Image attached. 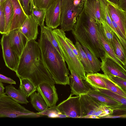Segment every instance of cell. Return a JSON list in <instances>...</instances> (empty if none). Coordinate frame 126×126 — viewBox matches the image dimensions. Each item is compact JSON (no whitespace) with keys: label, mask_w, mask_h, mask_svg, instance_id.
<instances>
[{"label":"cell","mask_w":126,"mask_h":126,"mask_svg":"<svg viewBox=\"0 0 126 126\" xmlns=\"http://www.w3.org/2000/svg\"><path fill=\"white\" fill-rule=\"evenodd\" d=\"M71 31L76 41L87 48L93 55L101 58L105 55L98 35L97 23L85 13L83 7Z\"/></svg>","instance_id":"cell-1"},{"label":"cell","mask_w":126,"mask_h":126,"mask_svg":"<svg viewBox=\"0 0 126 126\" xmlns=\"http://www.w3.org/2000/svg\"><path fill=\"white\" fill-rule=\"evenodd\" d=\"M38 42L43 62L50 73L55 83L70 84L68 69L65 61L49 41L41 28Z\"/></svg>","instance_id":"cell-2"},{"label":"cell","mask_w":126,"mask_h":126,"mask_svg":"<svg viewBox=\"0 0 126 126\" xmlns=\"http://www.w3.org/2000/svg\"><path fill=\"white\" fill-rule=\"evenodd\" d=\"M41 58L38 42L29 41L20 56L15 72L19 79L27 78L32 65Z\"/></svg>","instance_id":"cell-3"},{"label":"cell","mask_w":126,"mask_h":126,"mask_svg":"<svg viewBox=\"0 0 126 126\" xmlns=\"http://www.w3.org/2000/svg\"><path fill=\"white\" fill-rule=\"evenodd\" d=\"M52 31L70 70L74 71L82 79L85 80L86 73L84 67L66 42L64 32L61 29H55Z\"/></svg>","instance_id":"cell-4"},{"label":"cell","mask_w":126,"mask_h":126,"mask_svg":"<svg viewBox=\"0 0 126 126\" xmlns=\"http://www.w3.org/2000/svg\"><path fill=\"white\" fill-rule=\"evenodd\" d=\"M40 115L27 110L5 93L0 94V117H37Z\"/></svg>","instance_id":"cell-5"},{"label":"cell","mask_w":126,"mask_h":126,"mask_svg":"<svg viewBox=\"0 0 126 126\" xmlns=\"http://www.w3.org/2000/svg\"><path fill=\"white\" fill-rule=\"evenodd\" d=\"M83 9L75 5L73 0H61V29L64 32L72 30Z\"/></svg>","instance_id":"cell-6"},{"label":"cell","mask_w":126,"mask_h":126,"mask_svg":"<svg viewBox=\"0 0 126 126\" xmlns=\"http://www.w3.org/2000/svg\"><path fill=\"white\" fill-rule=\"evenodd\" d=\"M80 114L79 118L88 115L98 116L101 118L106 116L104 110L107 105L87 94L80 95Z\"/></svg>","instance_id":"cell-7"},{"label":"cell","mask_w":126,"mask_h":126,"mask_svg":"<svg viewBox=\"0 0 126 126\" xmlns=\"http://www.w3.org/2000/svg\"><path fill=\"white\" fill-rule=\"evenodd\" d=\"M2 34L0 44L5 65L9 69L15 72L18 66L20 57L10 46L9 33Z\"/></svg>","instance_id":"cell-8"},{"label":"cell","mask_w":126,"mask_h":126,"mask_svg":"<svg viewBox=\"0 0 126 126\" xmlns=\"http://www.w3.org/2000/svg\"><path fill=\"white\" fill-rule=\"evenodd\" d=\"M80 96H72L70 95L66 99L59 103L56 107L62 113L68 117L79 118L80 114Z\"/></svg>","instance_id":"cell-9"},{"label":"cell","mask_w":126,"mask_h":126,"mask_svg":"<svg viewBox=\"0 0 126 126\" xmlns=\"http://www.w3.org/2000/svg\"><path fill=\"white\" fill-rule=\"evenodd\" d=\"M108 13L111 19L117 25L126 36V11L117 4L105 0Z\"/></svg>","instance_id":"cell-10"},{"label":"cell","mask_w":126,"mask_h":126,"mask_svg":"<svg viewBox=\"0 0 126 126\" xmlns=\"http://www.w3.org/2000/svg\"><path fill=\"white\" fill-rule=\"evenodd\" d=\"M61 0H54L47 9L45 20L46 26L55 29L60 25Z\"/></svg>","instance_id":"cell-11"},{"label":"cell","mask_w":126,"mask_h":126,"mask_svg":"<svg viewBox=\"0 0 126 126\" xmlns=\"http://www.w3.org/2000/svg\"><path fill=\"white\" fill-rule=\"evenodd\" d=\"M101 68L104 74L113 75L126 80V70H124L106 55L100 58Z\"/></svg>","instance_id":"cell-12"},{"label":"cell","mask_w":126,"mask_h":126,"mask_svg":"<svg viewBox=\"0 0 126 126\" xmlns=\"http://www.w3.org/2000/svg\"><path fill=\"white\" fill-rule=\"evenodd\" d=\"M37 90L41 95L48 107L56 106L58 98L54 85L43 82L39 84Z\"/></svg>","instance_id":"cell-13"},{"label":"cell","mask_w":126,"mask_h":126,"mask_svg":"<svg viewBox=\"0 0 126 126\" xmlns=\"http://www.w3.org/2000/svg\"><path fill=\"white\" fill-rule=\"evenodd\" d=\"M71 74L69 76L70 84L71 89V96H76L87 94L91 88L86 83L84 82L81 78L73 70H70Z\"/></svg>","instance_id":"cell-14"},{"label":"cell","mask_w":126,"mask_h":126,"mask_svg":"<svg viewBox=\"0 0 126 126\" xmlns=\"http://www.w3.org/2000/svg\"><path fill=\"white\" fill-rule=\"evenodd\" d=\"M8 33L11 47L20 57L29 40L19 28L13 30Z\"/></svg>","instance_id":"cell-15"},{"label":"cell","mask_w":126,"mask_h":126,"mask_svg":"<svg viewBox=\"0 0 126 126\" xmlns=\"http://www.w3.org/2000/svg\"><path fill=\"white\" fill-rule=\"evenodd\" d=\"M12 3L13 12L10 23L8 32L13 30L19 28L27 18L19 0H10Z\"/></svg>","instance_id":"cell-16"},{"label":"cell","mask_w":126,"mask_h":126,"mask_svg":"<svg viewBox=\"0 0 126 126\" xmlns=\"http://www.w3.org/2000/svg\"><path fill=\"white\" fill-rule=\"evenodd\" d=\"M39 25L31 14L19 28L29 41L35 40L38 33Z\"/></svg>","instance_id":"cell-17"},{"label":"cell","mask_w":126,"mask_h":126,"mask_svg":"<svg viewBox=\"0 0 126 126\" xmlns=\"http://www.w3.org/2000/svg\"><path fill=\"white\" fill-rule=\"evenodd\" d=\"M83 8L85 13L97 23L101 24L105 21L98 0H85Z\"/></svg>","instance_id":"cell-18"},{"label":"cell","mask_w":126,"mask_h":126,"mask_svg":"<svg viewBox=\"0 0 126 126\" xmlns=\"http://www.w3.org/2000/svg\"><path fill=\"white\" fill-rule=\"evenodd\" d=\"M86 94L105 104L113 110L126 111V105L108 96L95 92L91 88V90Z\"/></svg>","instance_id":"cell-19"},{"label":"cell","mask_w":126,"mask_h":126,"mask_svg":"<svg viewBox=\"0 0 126 126\" xmlns=\"http://www.w3.org/2000/svg\"><path fill=\"white\" fill-rule=\"evenodd\" d=\"M98 34L101 43L106 55L120 67L126 70L125 66L116 55L112 47L109 44L104 35L101 27V24L97 23Z\"/></svg>","instance_id":"cell-20"},{"label":"cell","mask_w":126,"mask_h":126,"mask_svg":"<svg viewBox=\"0 0 126 126\" xmlns=\"http://www.w3.org/2000/svg\"><path fill=\"white\" fill-rule=\"evenodd\" d=\"M5 94L19 103L27 104L29 102L27 97L20 89H16L11 84L5 87Z\"/></svg>","instance_id":"cell-21"},{"label":"cell","mask_w":126,"mask_h":126,"mask_svg":"<svg viewBox=\"0 0 126 126\" xmlns=\"http://www.w3.org/2000/svg\"><path fill=\"white\" fill-rule=\"evenodd\" d=\"M112 46L115 54L123 64L126 67V50L114 33L112 43Z\"/></svg>","instance_id":"cell-22"},{"label":"cell","mask_w":126,"mask_h":126,"mask_svg":"<svg viewBox=\"0 0 126 126\" xmlns=\"http://www.w3.org/2000/svg\"><path fill=\"white\" fill-rule=\"evenodd\" d=\"M97 73L105 83L106 89L126 98V91L111 80L107 75Z\"/></svg>","instance_id":"cell-23"},{"label":"cell","mask_w":126,"mask_h":126,"mask_svg":"<svg viewBox=\"0 0 126 126\" xmlns=\"http://www.w3.org/2000/svg\"><path fill=\"white\" fill-rule=\"evenodd\" d=\"M30 102L33 107L39 112L44 111L48 107L43 98L38 92H34L30 95Z\"/></svg>","instance_id":"cell-24"},{"label":"cell","mask_w":126,"mask_h":126,"mask_svg":"<svg viewBox=\"0 0 126 126\" xmlns=\"http://www.w3.org/2000/svg\"><path fill=\"white\" fill-rule=\"evenodd\" d=\"M2 5L5 20L4 34H7L13 15V7L10 0H6Z\"/></svg>","instance_id":"cell-25"},{"label":"cell","mask_w":126,"mask_h":126,"mask_svg":"<svg viewBox=\"0 0 126 126\" xmlns=\"http://www.w3.org/2000/svg\"><path fill=\"white\" fill-rule=\"evenodd\" d=\"M87 84L94 91L108 96L126 105V98L107 89L101 88L91 84Z\"/></svg>","instance_id":"cell-26"},{"label":"cell","mask_w":126,"mask_h":126,"mask_svg":"<svg viewBox=\"0 0 126 126\" xmlns=\"http://www.w3.org/2000/svg\"><path fill=\"white\" fill-rule=\"evenodd\" d=\"M80 55L81 61L84 67L85 72L86 74L93 73V72L87 55L80 43L76 41L75 45Z\"/></svg>","instance_id":"cell-27"},{"label":"cell","mask_w":126,"mask_h":126,"mask_svg":"<svg viewBox=\"0 0 126 126\" xmlns=\"http://www.w3.org/2000/svg\"><path fill=\"white\" fill-rule=\"evenodd\" d=\"M19 79L20 83L19 89L22 91L27 97L30 96L37 90V87L29 79L27 78Z\"/></svg>","instance_id":"cell-28"},{"label":"cell","mask_w":126,"mask_h":126,"mask_svg":"<svg viewBox=\"0 0 126 126\" xmlns=\"http://www.w3.org/2000/svg\"><path fill=\"white\" fill-rule=\"evenodd\" d=\"M47 9L39 8L33 6L30 11L35 20L37 22L41 28L45 26L44 22L45 19Z\"/></svg>","instance_id":"cell-29"},{"label":"cell","mask_w":126,"mask_h":126,"mask_svg":"<svg viewBox=\"0 0 126 126\" xmlns=\"http://www.w3.org/2000/svg\"><path fill=\"white\" fill-rule=\"evenodd\" d=\"M85 80L88 84L101 88H106L105 83L98 75L97 73L87 74Z\"/></svg>","instance_id":"cell-30"},{"label":"cell","mask_w":126,"mask_h":126,"mask_svg":"<svg viewBox=\"0 0 126 126\" xmlns=\"http://www.w3.org/2000/svg\"><path fill=\"white\" fill-rule=\"evenodd\" d=\"M81 46L86 53L91 64L93 73H97L101 69V62L97 57L93 55L87 48L84 46Z\"/></svg>","instance_id":"cell-31"},{"label":"cell","mask_w":126,"mask_h":126,"mask_svg":"<svg viewBox=\"0 0 126 126\" xmlns=\"http://www.w3.org/2000/svg\"><path fill=\"white\" fill-rule=\"evenodd\" d=\"M43 28L45 34L49 41L57 49L64 60L62 53L53 33L52 29L45 26H44Z\"/></svg>","instance_id":"cell-32"},{"label":"cell","mask_w":126,"mask_h":126,"mask_svg":"<svg viewBox=\"0 0 126 126\" xmlns=\"http://www.w3.org/2000/svg\"><path fill=\"white\" fill-rule=\"evenodd\" d=\"M101 25L104 35L109 44L112 46V41L115 33L105 21L101 24Z\"/></svg>","instance_id":"cell-33"},{"label":"cell","mask_w":126,"mask_h":126,"mask_svg":"<svg viewBox=\"0 0 126 126\" xmlns=\"http://www.w3.org/2000/svg\"><path fill=\"white\" fill-rule=\"evenodd\" d=\"M36 113L40 115H46L49 118H58L59 114L61 113L58 110L56 106L48 107L42 112Z\"/></svg>","instance_id":"cell-34"},{"label":"cell","mask_w":126,"mask_h":126,"mask_svg":"<svg viewBox=\"0 0 126 126\" xmlns=\"http://www.w3.org/2000/svg\"><path fill=\"white\" fill-rule=\"evenodd\" d=\"M108 76L111 80L123 90L126 91V80L120 77L113 75Z\"/></svg>","instance_id":"cell-35"},{"label":"cell","mask_w":126,"mask_h":126,"mask_svg":"<svg viewBox=\"0 0 126 126\" xmlns=\"http://www.w3.org/2000/svg\"><path fill=\"white\" fill-rule=\"evenodd\" d=\"M54 0H35L36 7L47 9Z\"/></svg>","instance_id":"cell-36"},{"label":"cell","mask_w":126,"mask_h":126,"mask_svg":"<svg viewBox=\"0 0 126 126\" xmlns=\"http://www.w3.org/2000/svg\"><path fill=\"white\" fill-rule=\"evenodd\" d=\"M5 20L2 4H0V33L4 34Z\"/></svg>","instance_id":"cell-37"},{"label":"cell","mask_w":126,"mask_h":126,"mask_svg":"<svg viewBox=\"0 0 126 126\" xmlns=\"http://www.w3.org/2000/svg\"><path fill=\"white\" fill-rule=\"evenodd\" d=\"M65 39L66 42L73 52L78 59L81 61L80 55L75 45L74 44L72 41L69 39L66 36L65 37Z\"/></svg>","instance_id":"cell-38"},{"label":"cell","mask_w":126,"mask_h":126,"mask_svg":"<svg viewBox=\"0 0 126 126\" xmlns=\"http://www.w3.org/2000/svg\"><path fill=\"white\" fill-rule=\"evenodd\" d=\"M21 5L26 15L29 16L30 14V0H19Z\"/></svg>","instance_id":"cell-39"},{"label":"cell","mask_w":126,"mask_h":126,"mask_svg":"<svg viewBox=\"0 0 126 126\" xmlns=\"http://www.w3.org/2000/svg\"><path fill=\"white\" fill-rule=\"evenodd\" d=\"M0 82L12 84H16V82L11 78L0 74Z\"/></svg>","instance_id":"cell-40"},{"label":"cell","mask_w":126,"mask_h":126,"mask_svg":"<svg viewBox=\"0 0 126 126\" xmlns=\"http://www.w3.org/2000/svg\"><path fill=\"white\" fill-rule=\"evenodd\" d=\"M111 19L114 27L119 35L122 38L126 40V36L123 34L117 24L113 20Z\"/></svg>","instance_id":"cell-41"},{"label":"cell","mask_w":126,"mask_h":126,"mask_svg":"<svg viewBox=\"0 0 126 126\" xmlns=\"http://www.w3.org/2000/svg\"><path fill=\"white\" fill-rule=\"evenodd\" d=\"M126 114L117 115H112V114H109L106 115L102 118H126Z\"/></svg>","instance_id":"cell-42"},{"label":"cell","mask_w":126,"mask_h":126,"mask_svg":"<svg viewBox=\"0 0 126 126\" xmlns=\"http://www.w3.org/2000/svg\"><path fill=\"white\" fill-rule=\"evenodd\" d=\"M117 5L123 10L126 11V0H119Z\"/></svg>","instance_id":"cell-43"},{"label":"cell","mask_w":126,"mask_h":126,"mask_svg":"<svg viewBox=\"0 0 126 126\" xmlns=\"http://www.w3.org/2000/svg\"><path fill=\"white\" fill-rule=\"evenodd\" d=\"M81 118L100 119V117L98 116L92 115H88L82 117Z\"/></svg>","instance_id":"cell-44"},{"label":"cell","mask_w":126,"mask_h":126,"mask_svg":"<svg viewBox=\"0 0 126 126\" xmlns=\"http://www.w3.org/2000/svg\"><path fill=\"white\" fill-rule=\"evenodd\" d=\"M5 88L3 84L0 82V94H4L5 93L4 91Z\"/></svg>","instance_id":"cell-45"},{"label":"cell","mask_w":126,"mask_h":126,"mask_svg":"<svg viewBox=\"0 0 126 126\" xmlns=\"http://www.w3.org/2000/svg\"><path fill=\"white\" fill-rule=\"evenodd\" d=\"M35 2V0H30V10L33 6H36Z\"/></svg>","instance_id":"cell-46"},{"label":"cell","mask_w":126,"mask_h":126,"mask_svg":"<svg viewBox=\"0 0 126 126\" xmlns=\"http://www.w3.org/2000/svg\"><path fill=\"white\" fill-rule=\"evenodd\" d=\"M110 1L115 4H117L119 0H108Z\"/></svg>","instance_id":"cell-47"},{"label":"cell","mask_w":126,"mask_h":126,"mask_svg":"<svg viewBox=\"0 0 126 126\" xmlns=\"http://www.w3.org/2000/svg\"><path fill=\"white\" fill-rule=\"evenodd\" d=\"M6 0H0V4H2Z\"/></svg>","instance_id":"cell-48"}]
</instances>
